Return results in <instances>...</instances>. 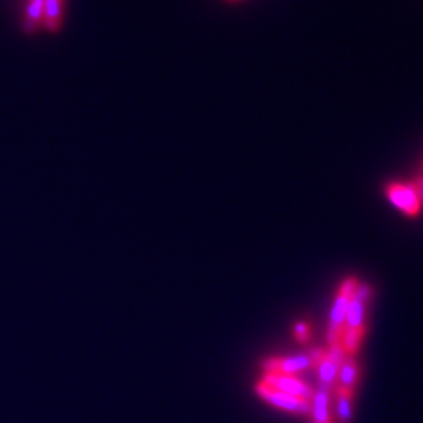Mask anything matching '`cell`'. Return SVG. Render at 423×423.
<instances>
[{"label":"cell","mask_w":423,"mask_h":423,"mask_svg":"<svg viewBox=\"0 0 423 423\" xmlns=\"http://www.w3.org/2000/svg\"><path fill=\"white\" fill-rule=\"evenodd\" d=\"M371 296H372L371 286L367 283H359L350 297L345 316L342 337L339 341L346 354L354 356L360 348L361 341L364 339L366 309Z\"/></svg>","instance_id":"cell-1"},{"label":"cell","mask_w":423,"mask_h":423,"mask_svg":"<svg viewBox=\"0 0 423 423\" xmlns=\"http://www.w3.org/2000/svg\"><path fill=\"white\" fill-rule=\"evenodd\" d=\"M357 285H359L357 278L350 276V278H346L339 286V294L334 300V304L332 307L330 316H329V325H327V333H326V341L329 346L341 341L348 305H349L350 297L354 289L357 287Z\"/></svg>","instance_id":"cell-2"},{"label":"cell","mask_w":423,"mask_h":423,"mask_svg":"<svg viewBox=\"0 0 423 423\" xmlns=\"http://www.w3.org/2000/svg\"><path fill=\"white\" fill-rule=\"evenodd\" d=\"M326 350L322 348H312L309 352L303 354H296L290 357H272L264 361L265 372L296 375L311 367H316L323 359Z\"/></svg>","instance_id":"cell-3"},{"label":"cell","mask_w":423,"mask_h":423,"mask_svg":"<svg viewBox=\"0 0 423 423\" xmlns=\"http://www.w3.org/2000/svg\"><path fill=\"white\" fill-rule=\"evenodd\" d=\"M255 392L257 395L265 400L267 403H269L271 406L285 410L287 413H293V414H298V415H309L312 413V403L286 395L283 392H279L276 389H272L267 385H264L262 382H258L255 386Z\"/></svg>","instance_id":"cell-4"},{"label":"cell","mask_w":423,"mask_h":423,"mask_svg":"<svg viewBox=\"0 0 423 423\" xmlns=\"http://www.w3.org/2000/svg\"><path fill=\"white\" fill-rule=\"evenodd\" d=\"M261 382L272 389H276L279 392H283L286 395H290V396H294V397L311 402V403L315 395V390L308 384L297 378L296 375L265 372L262 375Z\"/></svg>","instance_id":"cell-5"},{"label":"cell","mask_w":423,"mask_h":423,"mask_svg":"<svg viewBox=\"0 0 423 423\" xmlns=\"http://www.w3.org/2000/svg\"><path fill=\"white\" fill-rule=\"evenodd\" d=\"M390 202L407 216H415L421 209V198L414 183H390L386 188Z\"/></svg>","instance_id":"cell-6"},{"label":"cell","mask_w":423,"mask_h":423,"mask_svg":"<svg viewBox=\"0 0 423 423\" xmlns=\"http://www.w3.org/2000/svg\"><path fill=\"white\" fill-rule=\"evenodd\" d=\"M346 352L341 342L333 343L326 350L323 359L316 366L318 367V375H319V385L333 388L337 375H339V366L342 360L345 359Z\"/></svg>","instance_id":"cell-7"},{"label":"cell","mask_w":423,"mask_h":423,"mask_svg":"<svg viewBox=\"0 0 423 423\" xmlns=\"http://www.w3.org/2000/svg\"><path fill=\"white\" fill-rule=\"evenodd\" d=\"M330 395L332 388L319 385L312 399V423H332L330 415Z\"/></svg>","instance_id":"cell-8"},{"label":"cell","mask_w":423,"mask_h":423,"mask_svg":"<svg viewBox=\"0 0 423 423\" xmlns=\"http://www.w3.org/2000/svg\"><path fill=\"white\" fill-rule=\"evenodd\" d=\"M339 386L341 389L354 392L357 379H359V366L354 356L346 354L339 366Z\"/></svg>","instance_id":"cell-9"},{"label":"cell","mask_w":423,"mask_h":423,"mask_svg":"<svg viewBox=\"0 0 423 423\" xmlns=\"http://www.w3.org/2000/svg\"><path fill=\"white\" fill-rule=\"evenodd\" d=\"M43 15H44V0H29L22 22L24 32L26 35L35 33L39 29L40 24H43Z\"/></svg>","instance_id":"cell-10"},{"label":"cell","mask_w":423,"mask_h":423,"mask_svg":"<svg viewBox=\"0 0 423 423\" xmlns=\"http://www.w3.org/2000/svg\"><path fill=\"white\" fill-rule=\"evenodd\" d=\"M62 12L64 0H44L43 25L48 32L55 33L60 30L62 24Z\"/></svg>","instance_id":"cell-11"},{"label":"cell","mask_w":423,"mask_h":423,"mask_svg":"<svg viewBox=\"0 0 423 423\" xmlns=\"http://www.w3.org/2000/svg\"><path fill=\"white\" fill-rule=\"evenodd\" d=\"M352 399L353 392L337 389V417L339 423H350L352 421Z\"/></svg>","instance_id":"cell-12"},{"label":"cell","mask_w":423,"mask_h":423,"mask_svg":"<svg viewBox=\"0 0 423 423\" xmlns=\"http://www.w3.org/2000/svg\"><path fill=\"white\" fill-rule=\"evenodd\" d=\"M293 332H294L296 339L301 341V342H305L307 339H309L311 329H309V326L305 322H298V323H296Z\"/></svg>","instance_id":"cell-13"},{"label":"cell","mask_w":423,"mask_h":423,"mask_svg":"<svg viewBox=\"0 0 423 423\" xmlns=\"http://www.w3.org/2000/svg\"><path fill=\"white\" fill-rule=\"evenodd\" d=\"M417 190H418V194H420V198H421V202H423V179H418L417 183H414Z\"/></svg>","instance_id":"cell-14"},{"label":"cell","mask_w":423,"mask_h":423,"mask_svg":"<svg viewBox=\"0 0 423 423\" xmlns=\"http://www.w3.org/2000/svg\"><path fill=\"white\" fill-rule=\"evenodd\" d=\"M228 1H233V3H235V1H240V0H228Z\"/></svg>","instance_id":"cell-15"}]
</instances>
